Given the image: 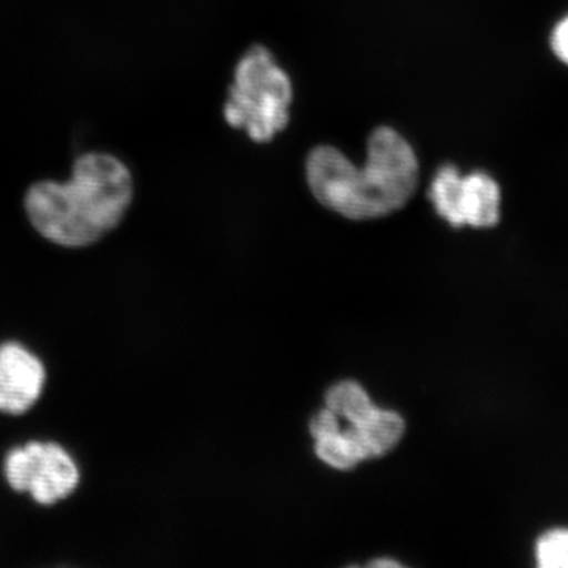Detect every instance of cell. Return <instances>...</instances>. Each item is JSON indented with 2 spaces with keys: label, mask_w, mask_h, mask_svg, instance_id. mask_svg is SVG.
Listing matches in <instances>:
<instances>
[{
  "label": "cell",
  "mask_w": 568,
  "mask_h": 568,
  "mask_svg": "<svg viewBox=\"0 0 568 568\" xmlns=\"http://www.w3.org/2000/svg\"><path fill=\"white\" fill-rule=\"evenodd\" d=\"M133 175L110 153L81 155L69 181L33 183L26 194L29 222L44 239L69 248L102 241L132 205Z\"/></svg>",
  "instance_id": "obj_1"
},
{
  "label": "cell",
  "mask_w": 568,
  "mask_h": 568,
  "mask_svg": "<svg viewBox=\"0 0 568 568\" xmlns=\"http://www.w3.org/2000/svg\"><path fill=\"white\" fill-rule=\"evenodd\" d=\"M306 182L325 207L351 220H372L405 207L416 192L418 160L413 145L390 126L368 138L364 166L320 145L306 159Z\"/></svg>",
  "instance_id": "obj_2"
},
{
  "label": "cell",
  "mask_w": 568,
  "mask_h": 568,
  "mask_svg": "<svg viewBox=\"0 0 568 568\" xmlns=\"http://www.w3.org/2000/svg\"><path fill=\"white\" fill-rule=\"evenodd\" d=\"M324 410L313 417L317 458L338 470L394 450L405 435V420L373 405L361 384L343 381L325 395Z\"/></svg>",
  "instance_id": "obj_3"
},
{
  "label": "cell",
  "mask_w": 568,
  "mask_h": 568,
  "mask_svg": "<svg viewBox=\"0 0 568 568\" xmlns=\"http://www.w3.org/2000/svg\"><path fill=\"white\" fill-rule=\"evenodd\" d=\"M293 82L274 54L254 44L239 61L224 103V121L245 130L256 142H268L286 129L291 119Z\"/></svg>",
  "instance_id": "obj_4"
},
{
  "label": "cell",
  "mask_w": 568,
  "mask_h": 568,
  "mask_svg": "<svg viewBox=\"0 0 568 568\" xmlns=\"http://www.w3.org/2000/svg\"><path fill=\"white\" fill-rule=\"evenodd\" d=\"M428 197L437 215L454 227L488 230L499 223L503 192L484 171L463 175L457 166L446 164L433 179Z\"/></svg>",
  "instance_id": "obj_5"
},
{
  "label": "cell",
  "mask_w": 568,
  "mask_h": 568,
  "mask_svg": "<svg viewBox=\"0 0 568 568\" xmlns=\"http://www.w3.org/2000/svg\"><path fill=\"white\" fill-rule=\"evenodd\" d=\"M6 477L11 488L29 493L41 506L65 499L80 484L77 463L52 443H31L11 452L6 459Z\"/></svg>",
  "instance_id": "obj_6"
},
{
  "label": "cell",
  "mask_w": 568,
  "mask_h": 568,
  "mask_svg": "<svg viewBox=\"0 0 568 568\" xmlns=\"http://www.w3.org/2000/svg\"><path fill=\"white\" fill-rule=\"evenodd\" d=\"M43 364L18 343L0 346V410L13 416L39 402L44 384Z\"/></svg>",
  "instance_id": "obj_7"
},
{
  "label": "cell",
  "mask_w": 568,
  "mask_h": 568,
  "mask_svg": "<svg viewBox=\"0 0 568 568\" xmlns=\"http://www.w3.org/2000/svg\"><path fill=\"white\" fill-rule=\"evenodd\" d=\"M536 559L541 568H568V529L548 530L538 538Z\"/></svg>",
  "instance_id": "obj_8"
},
{
  "label": "cell",
  "mask_w": 568,
  "mask_h": 568,
  "mask_svg": "<svg viewBox=\"0 0 568 568\" xmlns=\"http://www.w3.org/2000/svg\"><path fill=\"white\" fill-rule=\"evenodd\" d=\"M549 44H551V51L555 52L556 58L568 65V14L552 29Z\"/></svg>",
  "instance_id": "obj_9"
},
{
  "label": "cell",
  "mask_w": 568,
  "mask_h": 568,
  "mask_svg": "<svg viewBox=\"0 0 568 568\" xmlns=\"http://www.w3.org/2000/svg\"><path fill=\"white\" fill-rule=\"evenodd\" d=\"M373 567H399L402 564L395 562V560L386 559V560H376V562L372 564Z\"/></svg>",
  "instance_id": "obj_10"
}]
</instances>
